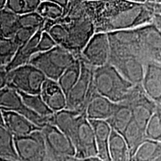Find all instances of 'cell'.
<instances>
[{"label": "cell", "mask_w": 161, "mask_h": 161, "mask_svg": "<svg viewBox=\"0 0 161 161\" xmlns=\"http://www.w3.org/2000/svg\"><path fill=\"white\" fill-rule=\"evenodd\" d=\"M57 46L55 40L52 39L51 36L46 31H43L39 43L36 48V54L48 52Z\"/></svg>", "instance_id": "35"}, {"label": "cell", "mask_w": 161, "mask_h": 161, "mask_svg": "<svg viewBox=\"0 0 161 161\" xmlns=\"http://www.w3.org/2000/svg\"><path fill=\"white\" fill-rule=\"evenodd\" d=\"M0 161H11V160H7V159H4L3 158H0Z\"/></svg>", "instance_id": "42"}, {"label": "cell", "mask_w": 161, "mask_h": 161, "mask_svg": "<svg viewBox=\"0 0 161 161\" xmlns=\"http://www.w3.org/2000/svg\"><path fill=\"white\" fill-rule=\"evenodd\" d=\"M52 124L69 139L75 150V157H97L95 135L85 112L64 109L55 113Z\"/></svg>", "instance_id": "4"}, {"label": "cell", "mask_w": 161, "mask_h": 161, "mask_svg": "<svg viewBox=\"0 0 161 161\" xmlns=\"http://www.w3.org/2000/svg\"><path fill=\"white\" fill-rule=\"evenodd\" d=\"M58 161H102L99 158H80L75 156H66L60 158Z\"/></svg>", "instance_id": "38"}, {"label": "cell", "mask_w": 161, "mask_h": 161, "mask_svg": "<svg viewBox=\"0 0 161 161\" xmlns=\"http://www.w3.org/2000/svg\"><path fill=\"white\" fill-rule=\"evenodd\" d=\"M110 43L107 33H96L82 50L79 59L93 68L108 64Z\"/></svg>", "instance_id": "12"}, {"label": "cell", "mask_w": 161, "mask_h": 161, "mask_svg": "<svg viewBox=\"0 0 161 161\" xmlns=\"http://www.w3.org/2000/svg\"><path fill=\"white\" fill-rule=\"evenodd\" d=\"M46 19L41 17L37 12L20 15L17 17V24L20 28L31 29H40L43 27Z\"/></svg>", "instance_id": "33"}, {"label": "cell", "mask_w": 161, "mask_h": 161, "mask_svg": "<svg viewBox=\"0 0 161 161\" xmlns=\"http://www.w3.org/2000/svg\"><path fill=\"white\" fill-rule=\"evenodd\" d=\"M141 85L146 95L161 105V64L151 60L147 62Z\"/></svg>", "instance_id": "16"}, {"label": "cell", "mask_w": 161, "mask_h": 161, "mask_svg": "<svg viewBox=\"0 0 161 161\" xmlns=\"http://www.w3.org/2000/svg\"><path fill=\"white\" fill-rule=\"evenodd\" d=\"M42 1L40 0H7L5 8L17 16L37 11Z\"/></svg>", "instance_id": "29"}, {"label": "cell", "mask_w": 161, "mask_h": 161, "mask_svg": "<svg viewBox=\"0 0 161 161\" xmlns=\"http://www.w3.org/2000/svg\"><path fill=\"white\" fill-rule=\"evenodd\" d=\"M80 70H81L80 60L79 58H78L74 61V63L64 72V73L58 79V83L66 96L79 79Z\"/></svg>", "instance_id": "25"}, {"label": "cell", "mask_w": 161, "mask_h": 161, "mask_svg": "<svg viewBox=\"0 0 161 161\" xmlns=\"http://www.w3.org/2000/svg\"><path fill=\"white\" fill-rule=\"evenodd\" d=\"M122 136L128 146L132 161V158L137 151L139 147L147 140L146 130L139 126L134 120H132V122L125 130Z\"/></svg>", "instance_id": "22"}, {"label": "cell", "mask_w": 161, "mask_h": 161, "mask_svg": "<svg viewBox=\"0 0 161 161\" xmlns=\"http://www.w3.org/2000/svg\"><path fill=\"white\" fill-rule=\"evenodd\" d=\"M46 161H53V160H52L51 159H49V158H48L47 157H46Z\"/></svg>", "instance_id": "43"}, {"label": "cell", "mask_w": 161, "mask_h": 161, "mask_svg": "<svg viewBox=\"0 0 161 161\" xmlns=\"http://www.w3.org/2000/svg\"><path fill=\"white\" fill-rule=\"evenodd\" d=\"M12 39H0V66H7L11 63L18 49Z\"/></svg>", "instance_id": "32"}, {"label": "cell", "mask_w": 161, "mask_h": 161, "mask_svg": "<svg viewBox=\"0 0 161 161\" xmlns=\"http://www.w3.org/2000/svg\"><path fill=\"white\" fill-rule=\"evenodd\" d=\"M40 130L27 136L14 137L19 161H46V145Z\"/></svg>", "instance_id": "11"}, {"label": "cell", "mask_w": 161, "mask_h": 161, "mask_svg": "<svg viewBox=\"0 0 161 161\" xmlns=\"http://www.w3.org/2000/svg\"><path fill=\"white\" fill-rule=\"evenodd\" d=\"M17 92L19 94L24 104L30 110L35 112V114H37V115L42 116L43 118L50 119L54 114V112L52 111L48 108L40 94H38V95H31V94L24 93L23 92Z\"/></svg>", "instance_id": "28"}, {"label": "cell", "mask_w": 161, "mask_h": 161, "mask_svg": "<svg viewBox=\"0 0 161 161\" xmlns=\"http://www.w3.org/2000/svg\"><path fill=\"white\" fill-rule=\"evenodd\" d=\"M132 161H161V142L147 139L139 147Z\"/></svg>", "instance_id": "24"}, {"label": "cell", "mask_w": 161, "mask_h": 161, "mask_svg": "<svg viewBox=\"0 0 161 161\" xmlns=\"http://www.w3.org/2000/svg\"><path fill=\"white\" fill-rule=\"evenodd\" d=\"M7 86L26 94L38 95L46 77L35 66L28 64L8 72Z\"/></svg>", "instance_id": "7"}, {"label": "cell", "mask_w": 161, "mask_h": 161, "mask_svg": "<svg viewBox=\"0 0 161 161\" xmlns=\"http://www.w3.org/2000/svg\"><path fill=\"white\" fill-rule=\"evenodd\" d=\"M14 137L5 126H0V158L11 161H19Z\"/></svg>", "instance_id": "26"}, {"label": "cell", "mask_w": 161, "mask_h": 161, "mask_svg": "<svg viewBox=\"0 0 161 161\" xmlns=\"http://www.w3.org/2000/svg\"><path fill=\"white\" fill-rule=\"evenodd\" d=\"M154 14L161 15V1H145Z\"/></svg>", "instance_id": "36"}, {"label": "cell", "mask_w": 161, "mask_h": 161, "mask_svg": "<svg viewBox=\"0 0 161 161\" xmlns=\"http://www.w3.org/2000/svg\"><path fill=\"white\" fill-rule=\"evenodd\" d=\"M152 23L154 24L157 26V28L161 31V15L154 14Z\"/></svg>", "instance_id": "39"}, {"label": "cell", "mask_w": 161, "mask_h": 161, "mask_svg": "<svg viewBox=\"0 0 161 161\" xmlns=\"http://www.w3.org/2000/svg\"><path fill=\"white\" fill-rule=\"evenodd\" d=\"M132 120L133 116L130 107L125 102H120L117 104V107L111 117L106 122L109 124L112 130L122 136Z\"/></svg>", "instance_id": "21"}, {"label": "cell", "mask_w": 161, "mask_h": 161, "mask_svg": "<svg viewBox=\"0 0 161 161\" xmlns=\"http://www.w3.org/2000/svg\"><path fill=\"white\" fill-rule=\"evenodd\" d=\"M136 30L148 60L161 64V31L153 23L141 26Z\"/></svg>", "instance_id": "14"}, {"label": "cell", "mask_w": 161, "mask_h": 161, "mask_svg": "<svg viewBox=\"0 0 161 161\" xmlns=\"http://www.w3.org/2000/svg\"><path fill=\"white\" fill-rule=\"evenodd\" d=\"M125 102L131 110L133 120L146 130L148 121L156 110L157 104L146 95L141 84L134 85L130 90Z\"/></svg>", "instance_id": "10"}, {"label": "cell", "mask_w": 161, "mask_h": 161, "mask_svg": "<svg viewBox=\"0 0 161 161\" xmlns=\"http://www.w3.org/2000/svg\"><path fill=\"white\" fill-rule=\"evenodd\" d=\"M117 104L99 95L94 89L86 102V118L89 120L107 121L114 114Z\"/></svg>", "instance_id": "15"}, {"label": "cell", "mask_w": 161, "mask_h": 161, "mask_svg": "<svg viewBox=\"0 0 161 161\" xmlns=\"http://www.w3.org/2000/svg\"><path fill=\"white\" fill-rule=\"evenodd\" d=\"M6 2H7V0H0V11L5 8Z\"/></svg>", "instance_id": "41"}, {"label": "cell", "mask_w": 161, "mask_h": 161, "mask_svg": "<svg viewBox=\"0 0 161 161\" xmlns=\"http://www.w3.org/2000/svg\"><path fill=\"white\" fill-rule=\"evenodd\" d=\"M77 58L70 52L57 46L48 52L35 54L29 64L43 72L46 78L58 81Z\"/></svg>", "instance_id": "6"}, {"label": "cell", "mask_w": 161, "mask_h": 161, "mask_svg": "<svg viewBox=\"0 0 161 161\" xmlns=\"http://www.w3.org/2000/svg\"><path fill=\"white\" fill-rule=\"evenodd\" d=\"M43 28L38 30L34 35V37L28 43L18 48L13 60L8 65L5 66L6 71L9 72L12 69L19 67V66L25 65L29 63L31 58L36 54V48H37L42 33L43 31Z\"/></svg>", "instance_id": "20"}, {"label": "cell", "mask_w": 161, "mask_h": 161, "mask_svg": "<svg viewBox=\"0 0 161 161\" xmlns=\"http://www.w3.org/2000/svg\"><path fill=\"white\" fill-rule=\"evenodd\" d=\"M96 33L133 30L152 23L154 14L144 2L84 1Z\"/></svg>", "instance_id": "1"}, {"label": "cell", "mask_w": 161, "mask_h": 161, "mask_svg": "<svg viewBox=\"0 0 161 161\" xmlns=\"http://www.w3.org/2000/svg\"><path fill=\"white\" fill-rule=\"evenodd\" d=\"M8 72L5 66H0V90L7 87Z\"/></svg>", "instance_id": "37"}, {"label": "cell", "mask_w": 161, "mask_h": 161, "mask_svg": "<svg viewBox=\"0 0 161 161\" xmlns=\"http://www.w3.org/2000/svg\"><path fill=\"white\" fill-rule=\"evenodd\" d=\"M0 108L3 111H11L25 116L35 125L42 128L50 123V119L43 118L33 112L24 104L17 90L9 87L0 90Z\"/></svg>", "instance_id": "13"}, {"label": "cell", "mask_w": 161, "mask_h": 161, "mask_svg": "<svg viewBox=\"0 0 161 161\" xmlns=\"http://www.w3.org/2000/svg\"><path fill=\"white\" fill-rule=\"evenodd\" d=\"M92 83L96 92L114 103L124 102L134 86L110 64L94 68Z\"/></svg>", "instance_id": "5"}, {"label": "cell", "mask_w": 161, "mask_h": 161, "mask_svg": "<svg viewBox=\"0 0 161 161\" xmlns=\"http://www.w3.org/2000/svg\"><path fill=\"white\" fill-rule=\"evenodd\" d=\"M0 126H5L4 125V120H3V110L0 108Z\"/></svg>", "instance_id": "40"}, {"label": "cell", "mask_w": 161, "mask_h": 161, "mask_svg": "<svg viewBox=\"0 0 161 161\" xmlns=\"http://www.w3.org/2000/svg\"><path fill=\"white\" fill-rule=\"evenodd\" d=\"M146 135L148 140L161 142V105L157 106L146 128Z\"/></svg>", "instance_id": "31"}, {"label": "cell", "mask_w": 161, "mask_h": 161, "mask_svg": "<svg viewBox=\"0 0 161 161\" xmlns=\"http://www.w3.org/2000/svg\"><path fill=\"white\" fill-rule=\"evenodd\" d=\"M40 95L48 108L54 113L66 108V96L58 81L46 78L42 86Z\"/></svg>", "instance_id": "17"}, {"label": "cell", "mask_w": 161, "mask_h": 161, "mask_svg": "<svg viewBox=\"0 0 161 161\" xmlns=\"http://www.w3.org/2000/svg\"><path fill=\"white\" fill-rule=\"evenodd\" d=\"M95 135L97 158L102 161H111L109 153V141L111 128L106 121L89 120Z\"/></svg>", "instance_id": "19"}, {"label": "cell", "mask_w": 161, "mask_h": 161, "mask_svg": "<svg viewBox=\"0 0 161 161\" xmlns=\"http://www.w3.org/2000/svg\"><path fill=\"white\" fill-rule=\"evenodd\" d=\"M109 153L111 161H131V158L123 136L111 130L109 141Z\"/></svg>", "instance_id": "23"}, {"label": "cell", "mask_w": 161, "mask_h": 161, "mask_svg": "<svg viewBox=\"0 0 161 161\" xmlns=\"http://www.w3.org/2000/svg\"><path fill=\"white\" fill-rule=\"evenodd\" d=\"M3 116L5 127L14 136H27L31 133L41 130V128L35 125L25 116L16 113L3 110Z\"/></svg>", "instance_id": "18"}, {"label": "cell", "mask_w": 161, "mask_h": 161, "mask_svg": "<svg viewBox=\"0 0 161 161\" xmlns=\"http://www.w3.org/2000/svg\"><path fill=\"white\" fill-rule=\"evenodd\" d=\"M110 43L108 64L133 85L142 83L145 66L148 60L136 29L108 33Z\"/></svg>", "instance_id": "3"}, {"label": "cell", "mask_w": 161, "mask_h": 161, "mask_svg": "<svg viewBox=\"0 0 161 161\" xmlns=\"http://www.w3.org/2000/svg\"><path fill=\"white\" fill-rule=\"evenodd\" d=\"M17 17L5 8L0 11V39H12L19 29Z\"/></svg>", "instance_id": "27"}, {"label": "cell", "mask_w": 161, "mask_h": 161, "mask_svg": "<svg viewBox=\"0 0 161 161\" xmlns=\"http://www.w3.org/2000/svg\"><path fill=\"white\" fill-rule=\"evenodd\" d=\"M43 31L47 32L58 46L78 58L96 34V29L84 1H69L61 17L55 21L46 20Z\"/></svg>", "instance_id": "2"}, {"label": "cell", "mask_w": 161, "mask_h": 161, "mask_svg": "<svg viewBox=\"0 0 161 161\" xmlns=\"http://www.w3.org/2000/svg\"><path fill=\"white\" fill-rule=\"evenodd\" d=\"M80 66L81 70L79 79L66 96V106L65 109L85 112L86 102L94 90L92 83L94 68L81 60Z\"/></svg>", "instance_id": "8"}, {"label": "cell", "mask_w": 161, "mask_h": 161, "mask_svg": "<svg viewBox=\"0 0 161 161\" xmlns=\"http://www.w3.org/2000/svg\"><path fill=\"white\" fill-rule=\"evenodd\" d=\"M36 12L44 19L55 21L62 17L64 10L54 1H42Z\"/></svg>", "instance_id": "30"}, {"label": "cell", "mask_w": 161, "mask_h": 161, "mask_svg": "<svg viewBox=\"0 0 161 161\" xmlns=\"http://www.w3.org/2000/svg\"><path fill=\"white\" fill-rule=\"evenodd\" d=\"M39 30V29H38ZM37 29H25V28H20L16 31V33L12 37V40L14 42L16 45L18 47L24 45L29 41L34 35H35L36 32L38 31Z\"/></svg>", "instance_id": "34"}, {"label": "cell", "mask_w": 161, "mask_h": 161, "mask_svg": "<svg viewBox=\"0 0 161 161\" xmlns=\"http://www.w3.org/2000/svg\"><path fill=\"white\" fill-rule=\"evenodd\" d=\"M45 142L47 158L58 161L66 156H75V150L69 138L51 123L44 125L40 130Z\"/></svg>", "instance_id": "9"}]
</instances>
